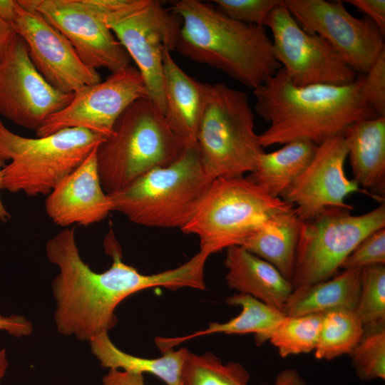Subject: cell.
Returning <instances> with one entry per match:
<instances>
[{"label": "cell", "instance_id": "cell-1", "mask_svg": "<svg viewBox=\"0 0 385 385\" xmlns=\"http://www.w3.org/2000/svg\"><path fill=\"white\" fill-rule=\"evenodd\" d=\"M104 247L113 262L107 270L96 272L81 259L74 227L61 230L46 244L48 260L59 270L51 283L56 302L54 320L58 332L65 336L90 342L115 326V309L128 297L151 287L176 290L185 284V272L179 267L144 274L125 264L112 230Z\"/></svg>", "mask_w": 385, "mask_h": 385}, {"label": "cell", "instance_id": "cell-2", "mask_svg": "<svg viewBox=\"0 0 385 385\" xmlns=\"http://www.w3.org/2000/svg\"><path fill=\"white\" fill-rule=\"evenodd\" d=\"M364 74L344 86L294 85L281 67L252 90L255 111L270 123L259 135L263 148L295 140L319 145L356 121L377 117L364 93Z\"/></svg>", "mask_w": 385, "mask_h": 385}, {"label": "cell", "instance_id": "cell-3", "mask_svg": "<svg viewBox=\"0 0 385 385\" xmlns=\"http://www.w3.org/2000/svg\"><path fill=\"white\" fill-rule=\"evenodd\" d=\"M170 9L181 20L176 50L185 57L252 90L281 68L265 26L233 20L200 0L175 1Z\"/></svg>", "mask_w": 385, "mask_h": 385}, {"label": "cell", "instance_id": "cell-4", "mask_svg": "<svg viewBox=\"0 0 385 385\" xmlns=\"http://www.w3.org/2000/svg\"><path fill=\"white\" fill-rule=\"evenodd\" d=\"M183 150L161 109L149 97L138 98L122 113L112 134L97 147L102 187L107 194L118 192L145 173L170 165Z\"/></svg>", "mask_w": 385, "mask_h": 385}, {"label": "cell", "instance_id": "cell-5", "mask_svg": "<svg viewBox=\"0 0 385 385\" xmlns=\"http://www.w3.org/2000/svg\"><path fill=\"white\" fill-rule=\"evenodd\" d=\"M212 180L204 172L196 145L168 165L154 168L125 188L108 194L113 211L135 224L183 228Z\"/></svg>", "mask_w": 385, "mask_h": 385}, {"label": "cell", "instance_id": "cell-6", "mask_svg": "<svg viewBox=\"0 0 385 385\" xmlns=\"http://www.w3.org/2000/svg\"><path fill=\"white\" fill-rule=\"evenodd\" d=\"M106 138L73 128L31 138L10 130L0 120L1 189L27 196L48 195Z\"/></svg>", "mask_w": 385, "mask_h": 385}, {"label": "cell", "instance_id": "cell-7", "mask_svg": "<svg viewBox=\"0 0 385 385\" xmlns=\"http://www.w3.org/2000/svg\"><path fill=\"white\" fill-rule=\"evenodd\" d=\"M294 207L273 197L247 177L214 179L189 222L180 230L198 237L210 255L241 246L274 216Z\"/></svg>", "mask_w": 385, "mask_h": 385}, {"label": "cell", "instance_id": "cell-8", "mask_svg": "<svg viewBox=\"0 0 385 385\" xmlns=\"http://www.w3.org/2000/svg\"><path fill=\"white\" fill-rule=\"evenodd\" d=\"M196 147L204 172L212 180L243 177L255 169L265 151L245 92L223 82L212 84Z\"/></svg>", "mask_w": 385, "mask_h": 385}, {"label": "cell", "instance_id": "cell-9", "mask_svg": "<svg viewBox=\"0 0 385 385\" xmlns=\"http://www.w3.org/2000/svg\"><path fill=\"white\" fill-rule=\"evenodd\" d=\"M140 71L164 113L163 52L176 50L181 20L158 0H89Z\"/></svg>", "mask_w": 385, "mask_h": 385}, {"label": "cell", "instance_id": "cell-10", "mask_svg": "<svg viewBox=\"0 0 385 385\" xmlns=\"http://www.w3.org/2000/svg\"><path fill=\"white\" fill-rule=\"evenodd\" d=\"M329 207L302 222L291 280L293 289L330 279L368 235L385 228V204L359 215Z\"/></svg>", "mask_w": 385, "mask_h": 385}, {"label": "cell", "instance_id": "cell-11", "mask_svg": "<svg viewBox=\"0 0 385 385\" xmlns=\"http://www.w3.org/2000/svg\"><path fill=\"white\" fill-rule=\"evenodd\" d=\"M264 26L272 34L277 61L294 85L344 86L356 79V72L324 38L301 27L284 1L270 12Z\"/></svg>", "mask_w": 385, "mask_h": 385}, {"label": "cell", "instance_id": "cell-12", "mask_svg": "<svg viewBox=\"0 0 385 385\" xmlns=\"http://www.w3.org/2000/svg\"><path fill=\"white\" fill-rule=\"evenodd\" d=\"M284 4L304 30L324 38L360 74L385 50L384 35L374 21L354 16L342 1L285 0Z\"/></svg>", "mask_w": 385, "mask_h": 385}, {"label": "cell", "instance_id": "cell-13", "mask_svg": "<svg viewBox=\"0 0 385 385\" xmlns=\"http://www.w3.org/2000/svg\"><path fill=\"white\" fill-rule=\"evenodd\" d=\"M143 97H148L144 80L138 69L129 65L111 73L103 81L74 92L69 104L49 116L36 130V135L41 138L78 128L107 138L122 113Z\"/></svg>", "mask_w": 385, "mask_h": 385}, {"label": "cell", "instance_id": "cell-14", "mask_svg": "<svg viewBox=\"0 0 385 385\" xmlns=\"http://www.w3.org/2000/svg\"><path fill=\"white\" fill-rule=\"evenodd\" d=\"M61 32L82 61L93 69L116 72L130 65V57L89 0H17Z\"/></svg>", "mask_w": 385, "mask_h": 385}, {"label": "cell", "instance_id": "cell-15", "mask_svg": "<svg viewBox=\"0 0 385 385\" xmlns=\"http://www.w3.org/2000/svg\"><path fill=\"white\" fill-rule=\"evenodd\" d=\"M72 98L73 93L58 91L43 78L32 63L23 39L16 35L0 60V115L36 130L49 116L67 106Z\"/></svg>", "mask_w": 385, "mask_h": 385}, {"label": "cell", "instance_id": "cell-16", "mask_svg": "<svg viewBox=\"0 0 385 385\" xmlns=\"http://www.w3.org/2000/svg\"><path fill=\"white\" fill-rule=\"evenodd\" d=\"M347 152L344 133L327 139L318 145L306 169L280 196L294 207L303 221L329 207L352 210L354 207L345 199L353 193H361L380 202L354 179L347 178L344 170Z\"/></svg>", "mask_w": 385, "mask_h": 385}, {"label": "cell", "instance_id": "cell-17", "mask_svg": "<svg viewBox=\"0 0 385 385\" xmlns=\"http://www.w3.org/2000/svg\"><path fill=\"white\" fill-rule=\"evenodd\" d=\"M12 24L34 67L58 91L73 93L101 81L97 71L86 66L69 41L38 14L17 2Z\"/></svg>", "mask_w": 385, "mask_h": 385}, {"label": "cell", "instance_id": "cell-18", "mask_svg": "<svg viewBox=\"0 0 385 385\" xmlns=\"http://www.w3.org/2000/svg\"><path fill=\"white\" fill-rule=\"evenodd\" d=\"M97 147L47 195L45 210L56 225L87 227L102 221L113 211L98 172Z\"/></svg>", "mask_w": 385, "mask_h": 385}, {"label": "cell", "instance_id": "cell-19", "mask_svg": "<svg viewBox=\"0 0 385 385\" xmlns=\"http://www.w3.org/2000/svg\"><path fill=\"white\" fill-rule=\"evenodd\" d=\"M163 60L165 119L181 146L193 148L212 84L185 73L168 49L164 51Z\"/></svg>", "mask_w": 385, "mask_h": 385}, {"label": "cell", "instance_id": "cell-20", "mask_svg": "<svg viewBox=\"0 0 385 385\" xmlns=\"http://www.w3.org/2000/svg\"><path fill=\"white\" fill-rule=\"evenodd\" d=\"M344 135L354 180L384 202L385 117L359 120Z\"/></svg>", "mask_w": 385, "mask_h": 385}, {"label": "cell", "instance_id": "cell-21", "mask_svg": "<svg viewBox=\"0 0 385 385\" xmlns=\"http://www.w3.org/2000/svg\"><path fill=\"white\" fill-rule=\"evenodd\" d=\"M225 266L230 288L282 310L293 286L272 265L241 246H234L227 249Z\"/></svg>", "mask_w": 385, "mask_h": 385}, {"label": "cell", "instance_id": "cell-22", "mask_svg": "<svg viewBox=\"0 0 385 385\" xmlns=\"http://www.w3.org/2000/svg\"><path fill=\"white\" fill-rule=\"evenodd\" d=\"M360 288L361 269L344 270L332 279L294 288L282 312L297 317L336 309L355 311Z\"/></svg>", "mask_w": 385, "mask_h": 385}, {"label": "cell", "instance_id": "cell-23", "mask_svg": "<svg viewBox=\"0 0 385 385\" xmlns=\"http://www.w3.org/2000/svg\"><path fill=\"white\" fill-rule=\"evenodd\" d=\"M226 302L230 305L241 307L240 314L224 323H210L205 329L188 336L171 338L158 337L155 339L157 346L165 351L187 340L215 333H253L256 343L261 344L268 340L272 332L286 317L281 310L245 294L231 295L226 299Z\"/></svg>", "mask_w": 385, "mask_h": 385}, {"label": "cell", "instance_id": "cell-24", "mask_svg": "<svg viewBox=\"0 0 385 385\" xmlns=\"http://www.w3.org/2000/svg\"><path fill=\"white\" fill-rule=\"evenodd\" d=\"M302 222L294 208L279 213L247 238L241 247L272 265L291 282Z\"/></svg>", "mask_w": 385, "mask_h": 385}, {"label": "cell", "instance_id": "cell-25", "mask_svg": "<svg viewBox=\"0 0 385 385\" xmlns=\"http://www.w3.org/2000/svg\"><path fill=\"white\" fill-rule=\"evenodd\" d=\"M91 350L101 366L132 373L153 374L167 385H182L181 373L190 351L187 348L173 349L164 351L155 359L138 357L117 347L108 333L93 337L90 342Z\"/></svg>", "mask_w": 385, "mask_h": 385}, {"label": "cell", "instance_id": "cell-26", "mask_svg": "<svg viewBox=\"0 0 385 385\" xmlns=\"http://www.w3.org/2000/svg\"><path fill=\"white\" fill-rule=\"evenodd\" d=\"M318 145L295 140L271 153H264L255 169L247 178L273 197H279L306 169Z\"/></svg>", "mask_w": 385, "mask_h": 385}, {"label": "cell", "instance_id": "cell-27", "mask_svg": "<svg viewBox=\"0 0 385 385\" xmlns=\"http://www.w3.org/2000/svg\"><path fill=\"white\" fill-rule=\"evenodd\" d=\"M365 327L355 311L336 309L324 313L314 355L332 360L351 354L364 336Z\"/></svg>", "mask_w": 385, "mask_h": 385}, {"label": "cell", "instance_id": "cell-28", "mask_svg": "<svg viewBox=\"0 0 385 385\" xmlns=\"http://www.w3.org/2000/svg\"><path fill=\"white\" fill-rule=\"evenodd\" d=\"M250 374L240 363L226 364L211 352H189L184 363L182 385H248Z\"/></svg>", "mask_w": 385, "mask_h": 385}, {"label": "cell", "instance_id": "cell-29", "mask_svg": "<svg viewBox=\"0 0 385 385\" xmlns=\"http://www.w3.org/2000/svg\"><path fill=\"white\" fill-rule=\"evenodd\" d=\"M324 313L286 316L272 332L268 340L282 357L314 351Z\"/></svg>", "mask_w": 385, "mask_h": 385}, {"label": "cell", "instance_id": "cell-30", "mask_svg": "<svg viewBox=\"0 0 385 385\" xmlns=\"http://www.w3.org/2000/svg\"><path fill=\"white\" fill-rule=\"evenodd\" d=\"M355 312L364 327L384 325L385 265L361 269V288Z\"/></svg>", "mask_w": 385, "mask_h": 385}, {"label": "cell", "instance_id": "cell-31", "mask_svg": "<svg viewBox=\"0 0 385 385\" xmlns=\"http://www.w3.org/2000/svg\"><path fill=\"white\" fill-rule=\"evenodd\" d=\"M353 365L363 380L385 379L384 325L369 327L351 352Z\"/></svg>", "mask_w": 385, "mask_h": 385}, {"label": "cell", "instance_id": "cell-32", "mask_svg": "<svg viewBox=\"0 0 385 385\" xmlns=\"http://www.w3.org/2000/svg\"><path fill=\"white\" fill-rule=\"evenodd\" d=\"M215 7L230 19L249 24L263 26L282 0H215Z\"/></svg>", "mask_w": 385, "mask_h": 385}, {"label": "cell", "instance_id": "cell-33", "mask_svg": "<svg viewBox=\"0 0 385 385\" xmlns=\"http://www.w3.org/2000/svg\"><path fill=\"white\" fill-rule=\"evenodd\" d=\"M385 264V228L364 238L341 265L343 270L361 269Z\"/></svg>", "mask_w": 385, "mask_h": 385}, {"label": "cell", "instance_id": "cell-34", "mask_svg": "<svg viewBox=\"0 0 385 385\" xmlns=\"http://www.w3.org/2000/svg\"><path fill=\"white\" fill-rule=\"evenodd\" d=\"M363 88L366 100L374 112L378 116L385 117V50L364 74Z\"/></svg>", "mask_w": 385, "mask_h": 385}, {"label": "cell", "instance_id": "cell-35", "mask_svg": "<svg viewBox=\"0 0 385 385\" xmlns=\"http://www.w3.org/2000/svg\"><path fill=\"white\" fill-rule=\"evenodd\" d=\"M366 14L376 25L381 32L385 34V1L384 0H349L345 1Z\"/></svg>", "mask_w": 385, "mask_h": 385}, {"label": "cell", "instance_id": "cell-36", "mask_svg": "<svg viewBox=\"0 0 385 385\" xmlns=\"http://www.w3.org/2000/svg\"><path fill=\"white\" fill-rule=\"evenodd\" d=\"M0 330L5 331L11 336L21 337L31 334L33 326L29 319L21 315L0 314Z\"/></svg>", "mask_w": 385, "mask_h": 385}, {"label": "cell", "instance_id": "cell-37", "mask_svg": "<svg viewBox=\"0 0 385 385\" xmlns=\"http://www.w3.org/2000/svg\"><path fill=\"white\" fill-rule=\"evenodd\" d=\"M102 385H145L143 374L119 369H109L103 377Z\"/></svg>", "mask_w": 385, "mask_h": 385}, {"label": "cell", "instance_id": "cell-38", "mask_svg": "<svg viewBox=\"0 0 385 385\" xmlns=\"http://www.w3.org/2000/svg\"><path fill=\"white\" fill-rule=\"evenodd\" d=\"M16 35L13 24L0 18V60Z\"/></svg>", "mask_w": 385, "mask_h": 385}, {"label": "cell", "instance_id": "cell-39", "mask_svg": "<svg viewBox=\"0 0 385 385\" xmlns=\"http://www.w3.org/2000/svg\"><path fill=\"white\" fill-rule=\"evenodd\" d=\"M274 385H306V383L297 371L288 369L277 376Z\"/></svg>", "mask_w": 385, "mask_h": 385}, {"label": "cell", "instance_id": "cell-40", "mask_svg": "<svg viewBox=\"0 0 385 385\" xmlns=\"http://www.w3.org/2000/svg\"><path fill=\"white\" fill-rule=\"evenodd\" d=\"M17 2L15 0H0V18L12 24L16 11Z\"/></svg>", "mask_w": 385, "mask_h": 385}, {"label": "cell", "instance_id": "cell-41", "mask_svg": "<svg viewBox=\"0 0 385 385\" xmlns=\"http://www.w3.org/2000/svg\"><path fill=\"white\" fill-rule=\"evenodd\" d=\"M5 162L0 160V190L1 189V183H2V168L5 165ZM10 213L6 210L5 206L4 205L1 196H0V220L6 222L10 219Z\"/></svg>", "mask_w": 385, "mask_h": 385}, {"label": "cell", "instance_id": "cell-42", "mask_svg": "<svg viewBox=\"0 0 385 385\" xmlns=\"http://www.w3.org/2000/svg\"><path fill=\"white\" fill-rule=\"evenodd\" d=\"M9 366L5 349L0 350V385Z\"/></svg>", "mask_w": 385, "mask_h": 385}]
</instances>
